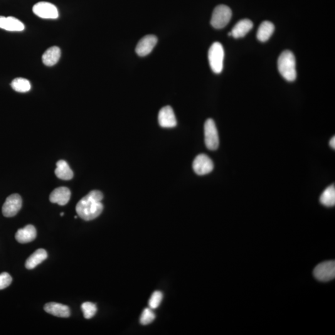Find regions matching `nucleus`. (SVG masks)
Masks as SVG:
<instances>
[{"mask_svg": "<svg viewBox=\"0 0 335 335\" xmlns=\"http://www.w3.org/2000/svg\"><path fill=\"white\" fill-rule=\"evenodd\" d=\"M103 199L102 192L91 191L76 204V211L78 216L87 221L98 218L103 210Z\"/></svg>", "mask_w": 335, "mask_h": 335, "instance_id": "f257e3e1", "label": "nucleus"}, {"mask_svg": "<svg viewBox=\"0 0 335 335\" xmlns=\"http://www.w3.org/2000/svg\"><path fill=\"white\" fill-rule=\"evenodd\" d=\"M278 70L285 80L294 81L297 77L296 66L294 54L285 51L280 54L278 60Z\"/></svg>", "mask_w": 335, "mask_h": 335, "instance_id": "f03ea898", "label": "nucleus"}, {"mask_svg": "<svg viewBox=\"0 0 335 335\" xmlns=\"http://www.w3.org/2000/svg\"><path fill=\"white\" fill-rule=\"evenodd\" d=\"M209 65L214 73L219 74L223 70L224 50L223 45L216 42L211 46L208 52Z\"/></svg>", "mask_w": 335, "mask_h": 335, "instance_id": "7ed1b4c3", "label": "nucleus"}, {"mask_svg": "<svg viewBox=\"0 0 335 335\" xmlns=\"http://www.w3.org/2000/svg\"><path fill=\"white\" fill-rule=\"evenodd\" d=\"M232 16V11L228 6L221 4L216 7L212 15L211 24L213 28L223 29L227 25Z\"/></svg>", "mask_w": 335, "mask_h": 335, "instance_id": "20e7f679", "label": "nucleus"}, {"mask_svg": "<svg viewBox=\"0 0 335 335\" xmlns=\"http://www.w3.org/2000/svg\"><path fill=\"white\" fill-rule=\"evenodd\" d=\"M204 137L207 148L211 150H216L219 146V138L218 129L213 119H208L204 124Z\"/></svg>", "mask_w": 335, "mask_h": 335, "instance_id": "39448f33", "label": "nucleus"}, {"mask_svg": "<svg viewBox=\"0 0 335 335\" xmlns=\"http://www.w3.org/2000/svg\"><path fill=\"white\" fill-rule=\"evenodd\" d=\"M315 277L320 281H330L335 277V263L334 261L320 263L314 271Z\"/></svg>", "mask_w": 335, "mask_h": 335, "instance_id": "423d86ee", "label": "nucleus"}, {"mask_svg": "<svg viewBox=\"0 0 335 335\" xmlns=\"http://www.w3.org/2000/svg\"><path fill=\"white\" fill-rule=\"evenodd\" d=\"M33 11L36 16L43 19H55L58 17L57 8L49 2H39L33 6Z\"/></svg>", "mask_w": 335, "mask_h": 335, "instance_id": "0eeeda50", "label": "nucleus"}, {"mask_svg": "<svg viewBox=\"0 0 335 335\" xmlns=\"http://www.w3.org/2000/svg\"><path fill=\"white\" fill-rule=\"evenodd\" d=\"M21 197L18 194H13L6 198L2 208V213L6 218L16 216L22 207Z\"/></svg>", "mask_w": 335, "mask_h": 335, "instance_id": "6e6552de", "label": "nucleus"}, {"mask_svg": "<svg viewBox=\"0 0 335 335\" xmlns=\"http://www.w3.org/2000/svg\"><path fill=\"white\" fill-rule=\"evenodd\" d=\"M193 168L194 172L198 175H205L213 170L214 163L208 155L200 154L194 159Z\"/></svg>", "mask_w": 335, "mask_h": 335, "instance_id": "1a4fd4ad", "label": "nucleus"}, {"mask_svg": "<svg viewBox=\"0 0 335 335\" xmlns=\"http://www.w3.org/2000/svg\"><path fill=\"white\" fill-rule=\"evenodd\" d=\"M158 39L154 35H147L140 39L135 48L138 56H145L151 53L157 43Z\"/></svg>", "mask_w": 335, "mask_h": 335, "instance_id": "9d476101", "label": "nucleus"}, {"mask_svg": "<svg viewBox=\"0 0 335 335\" xmlns=\"http://www.w3.org/2000/svg\"><path fill=\"white\" fill-rule=\"evenodd\" d=\"M158 118L159 124L162 127L173 128L177 124L175 114L169 106H167L160 110Z\"/></svg>", "mask_w": 335, "mask_h": 335, "instance_id": "9b49d317", "label": "nucleus"}, {"mask_svg": "<svg viewBox=\"0 0 335 335\" xmlns=\"http://www.w3.org/2000/svg\"><path fill=\"white\" fill-rule=\"evenodd\" d=\"M71 192L66 187H59L52 192L49 199L51 203L65 206L70 201Z\"/></svg>", "mask_w": 335, "mask_h": 335, "instance_id": "f8f14e48", "label": "nucleus"}, {"mask_svg": "<svg viewBox=\"0 0 335 335\" xmlns=\"http://www.w3.org/2000/svg\"><path fill=\"white\" fill-rule=\"evenodd\" d=\"M44 310L54 316L67 318L70 316V310L66 305L56 302H49L44 305Z\"/></svg>", "mask_w": 335, "mask_h": 335, "instance_id": "ddd939ff", "label": "nucleus"}, {"mask_svg": "<svg viewBox=\"0 0 335 335\" xmlns=\"http://www.w3.org/2000/svg\"><path fill=\"white\" fill-rule=\"evenodd\" d=\"M0 28L8 31H23L25 26L14 17L0 16Z\"/></svg>", "mask_w": 335, "mask_h": 335, "instance_id": "4468645a", "label": "nucleus"}, {"mask_svg": "<svg viewBox=\"0 0 335 335\" xmlns=\"http://www.w3.org/2000/svg\"><path fill=\"white\" fill-rule=\"evenodd\" d=\"M37 236L36 229L33 225H28L19 229L15 235L16 240L20 243L31 242Z\"/></svg>", "mask_w": 335, "mask_h": 335, "instance_id": "2eb2a0df", "label": "nucleus"}, {"mask_svg": "<svg viewBox=\"0 0 335 335\" xmlns=\"http://www.w3.org/2000/svg\"><path fill=\"white\" fill-rule=\"evenodd\" d=\"M253 27V24L250 19H241L234 26L230 32L231 35L236 39L243 38L250 31Z\"/></svg>", "mask_w": 335, "mask_h": 335, "instance_id": "dca6fc26", "label": "nucleus"}, {"mask_svg": "<svg viewBox=\"0 0 335 335\" xmlns=\"http://www.w3.org/2000/svg\"><path fill=\"white\" fill-rule=\"evenodd\" d=\"M60 56V49L58 47L53 46L48 49L44 53L42 60L44 65L52 66L55 65L58 62Z\"/></svg>", "mask_w": 335, "mask_h": 335, "instance_id": "f3484780", "label": "nucleus"}, {"mask_svg": "<svg viewBox=\"0 0 335 335\" xmlns=\"http://www.w3.org/2000/svg\"><path fill=\"white\" fill-rule=\"evenodd\" d=\"M48 256V253L44 249H38L27 259L25 263L26 268L28 270L34 269L46 260Z\"/></svg>", "mask_w": 335, "mask_h": 335, "instance_id": "a211bd4d", "label": "nucleus"}, {"mask_svg": "<svg viewBox=\"0 0 335 335\" xmlns=\"http://www.w3.org/2000/svg\"><path fill=\"white\" fill-rule=\"evenodd\" d=\"M55 173L57 178L63 179V180H70L73 177V171L67 162L62 160H59L56 163Z\"/></svg>", "mask_w": 335, "mask_h": 335, "instance_id": "6ab92c4d", "label": "nucleus"}, {"mask_svg": "<svg viewBox=\"0 0 335 335\" xmlns=\"http://www.w3.org/2000/svg\"><path fill=\"white\" fill-rule=\"evenodd\" d=\"M275 31V26L272 22L263 21L257 31V39L262 43L267 41Z\"/></svg>", "mask_w": 335, "mask_h": 335, "instance_id": "aec40b11", "label": "nucleus"}, {"mask_svg": "<svg viewBox=\"0 0 335 335\" xmlns=\"http://www.w3.org/2000/svg\"><path fill=\"white\" fill-rule=\"evenodd\" d=\"M320 203L327 207H333L335 205V184L328 187L323 192L320 198Z\"/></svg>", "mask_w": 335, "mask_h": 335, "instance_id": "412c9836", "label": "nucleus"}, {"mask_svg": "<svg viewBox=\"0 0 335 335\" xmlns=\"http://www.w3.org/2000/svg\"><path fill=\"white\" fill-rule=\"evenodd\" d=\"M12 88L19 93H26L30 91L31 85L29 81L23 78L14 79L11 83Z\"/></svg>", "mask_w": 335, "mask_h": 335, "instance_id": "4be33fe9", "label": "nucleus"}, {"mask_svg": "<svg viewBox=\"0 0 335 335\" xmlns=\"http://www.w3.org/2000/svg\"><path fill=\"white\" fill-rule=\"evenodd\" d=\"M83 316L86 319H92L97 314V307L92 302H86L81 305Z\"/></svg>", "mask_w": 335, "mask_h": 335, "instance_id": "5701e85b", "label": "nucleus"}, {"mask_svg": "<svg viewBox=\"0 0 335 335\" xmlns=\"http://www.w3.org/2000/svg\"><path fill=\"white\" fill-rule=\"evenodd\" d=\"M155 319V315L153 312L152 309L146 308L142 312L141 316H140V324L143 325H147L154 321Z\"/></svg>", "mask_w": 335, "mask_h": 335, "instance_id": "b1692460", "label": "nucleus"}, {"mask_svg": "<svg viewBox=\"0 0 335 335\" xmlns=\"http://www.w3.org/2000/svg\"><path fill=\"white\" fill-rule=\"evenodd\" d=\"M163 294L160 291H155L150 297L149 305L150 309H155L159 307L162 301Z\"/></svg>", "mask_w": 335, "mask_h": 335, "instance_id": "393cba45", "label": "nucleus"}, {"mask_svg": "<svg viewBox=\"0 0 335 335\" xmlns=\"http://www.w3.org/2000/svg\"><path fill=\"white\" fill-rule=\"evenodd\" d=\"M12 278L8 273H2L0 274V290L5 289L11 284Z\"/></svg>", "mask_w": 335, "mask_h": 335, "instance_id": "a878e982", "label": "nucleus"}, {"mask_svg": "<svg viewBox=\"0 0 335 335\" xmlns=\"http://www.w3.org/2000/svg\"><path fill=\"white\" fill-rule=\"evenodd\" d=\"M330 147L332 148L333 149H335V137H333L332 139L330 141Z\"/></svg>", "mask_w": 335, "mask_h": 335, "instance_id": "bb28decb", "label": "nucleus"}, {"mask_svg": "<svg viewBox=\"0 0 335 335\" xmlns=\"http://www.w3.org/2000/svg\"><path fill=\"white\" fill-rule=\"evenodd\" d=\"M64 216V213H60V216Z\"/></svg>", "mask_w": 335, "mask_h": 335, "instance_id": "cd10ccee", "label": "nucleus"}]
</instances>
